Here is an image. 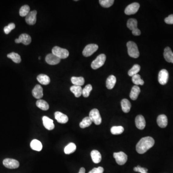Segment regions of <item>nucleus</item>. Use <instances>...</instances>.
Masks as SVG:
<instances>
[{
    "mask_svg": "<svg viewBox=\"0 0 173 173\" xmlns=\"http://www.w3.org/2000/svg\"><path fill=\"white\" fill-rule=\"evenodd\" d=\"M155 141L151 137H143L138 141L136 145V151L138 154H143L154 146Z\"/></svg>",
    "mask_w": 173,
    "mask_h": 173,
    "instance_id": "f257e3e1",
    "label": "nucleus"
},
{
    "mask_svg": "<svg viewBox=\"0 0 173 173\" xmlns=\"http://www.w3.org/2000/svg\"><path fill=\"white\" fill-rule=\"evenodd\" d=\"M127 52L129 56L134 58H137L140 56L137 45L134 42L129 41L127 44Z\"/></svg>",
    "mask_w": 173,
    "mask_h": 173,
    "instance_id": "f03ea898",
    "label": "nucleus"
},
{
    "mask_svg": "<svg viewBox=\"0 0 173 173\" xmlns=\"http://www.w3.org/2000/svg\"><path fill=\"white\" fill-rule=\"evenodd\" d=\"M52 53L60 58L61 60L66 59L69 56V53L68 50L66 49L62 48L58 46H55L52 49Z\"/></svg>",
    "mask_w": 173,
    "mask_h": 173,
    "instance_id": "7ed1b4c3",
    "label": "nucleus"
},
{
    "mask_svg": "<svg viewBox=\"0 0 173 173\" xmlns=\"http://www.w3.org/2000/svg\"><path fill=\"white\" fill-rule=\"evenodd\" d=\"M127 27L132 31L134 36H140L141 34V30L137 28V21L136 19H131L127 22Z\"/></svg>",
    "mask_w": 173,
    "mask_h": 173,
    "instance_id": "20e7f679",
    "label": "nucleus"
},
{
    "mask_svg": "<svg viewBox=\"0 0 173 173\" xmlns=\"http://www.w3.org/2000/svg\"><path fill=\"white\" fill-rule=\"evenodd\" d=\"M89 117L90 118L92 122L94 123L95 125H99L102 123V118L100 117L99 111L97 109L91 110L90 112Z\"/></svg>",
    "mask_w": 173,
    "mask_h": 173,
    "instance_id": "39448f33",
    "label": "nucleus"
},
{
    "mask_svg": "<svg viewBox=\"0 0 173 173\" xmlns=\"http://www.w3.org/2000/svg\"><path fill=\"white\" fill-rule=\"evenodd\" d=\"M106 57L104 54H100L98 56L96 59L92 62L91 64V67L92 69H97L102 67L104 64Z\"/></svg>",
    "mask_w": 173,
    "mask_h": 173,
    "instance_id": "423d86ee",
    "label": "nucleus"
},
{
    "mask_svg": "<svg viewBox=\"0 0 173 173\" xmlns=\"http://www.w3.org/2000/svg\"><path fill=\"white\" fill-rule=\"evenodd\" d=\"M114 157L116 161L117 164L119 165H124L127 160V156L122 151L119 152H114Z\"/></svg>",
    "mask_w": 173,
    "mask_h": 173,
    "instance_id": "0eeeda50",
    "label": "nucleus"
},
{
    "mask_svg": "<svg viewBox=\"0 0 173 173\" xmlns=\"http://www.w3.org/2000/svg\"><path fill=\"white\" fill-rule=\"evenodd\" d=\"M98 48L99 47L97 44H88L86 46L83 50L82 52L83 56L85 57L90 56L98 50Z\"/></svg>",
    "mask_w": 173,
    "mask_h": 173,
    "instance_id": "6e6552de",
    "label": "nucleus"
},
{
    "mask_svg": "<svg viewBox=\"0 0 173 173\" xmlns=\"http://www.w3.org/2000/svg\"><path fill=\"white\" fill-rule=\"evenodd\" d=\"M3 165L9 169H16L19 166V163L16 160L7 158L3 161Z\"/></svg>",
    "mask_w": 173,
    "mask_h": 173,
    "instance_id": "1a4fd4ad",
    "label": "nucleus"
},
{
    "mask_svg": "<svg viewBox=\"0 0 173 173\" xmlns=\"http://www.w3.org/2000/svg\"><path fill=\"white\" fill-rule=\"evenodd\" d=\"M140 4L137 2H134L128 5L125 10V13L127 15H131L136 13L138 11L140 8Z\"/></svg>",
    "mask_w": 173,
    "mask_h": 173,
    "instance_id": "9d476101",
    "label": "nucleus"
},
{
    "mask_svg": "<svg viewBox=\"0 0 173 173\" xmlns=\"http://www.w3.org/2000/svg\"><path fill=\"white\" fill-rule=\"evenodd\" d=\"M169 78V73L166 69H162L158 75V81L161 85L166 84Z\"/></svg>",
    "mask_w": 173,
    "mask_h": 173,
    "instance_id": "9b49d317",
    "label": "nucleus"
},
{
    "mask_svg": "<svg viewBox=\"0 0 173 173\" xmlns=\"http://www.w3.org/2000/svg\"><path fill=\"white\" fill-rule=\"evenodd\" d=\"M15 42L16 43H22L24 45H28L31 43V38L27 34H22L20 35L19 38L15 39Z\"/></svg>",
    "mask_w": 173,
    "mask_h": 173,
    "instance_id": "f8f14e48",
    "label": "nucleus"
},
{
    "mask_svg": "<svg viewBox=\"0 0 173 173\" xmlns=\"http://www.w3.org/2000/svg\"><path fill=\"white\" fill-rule=\"evenodd\" d=\"M37 12L34 10L30 11L28 15L25 16V22L29 25H33L36 23L37 21Z\"/></svg>",
    "mask_w": 173,
    "mask_h": 173,
    "instance_id": "ddd939ff",
    "label": "nucleus"
},
{
    "mask_svg": "<svg viewBox=\"0 0 173 173\" xmlns=\"http://www.w3.org/2000/svg\"><path fill=\"white\" fill-rule=\"evenodd\" d=\"M45 61L49 65H56L60 62L61 59L53 53H50L46 56Z\"/></svg>",
    "mask_w": 173,
    "mask_h": 173,
    "instance_id": "4468645a",
    "label": "nucleus"
},
{
    "mask_svg": "<svg viewBox=\"0 0 173 173\" xmlns=\"http://www.w3.org/2000/svg\"><path fill=\"white\" fill-rule=\"evenodd\" d=\"M54 117L58 122L61 124H65L68 122V117L66 114H63L60 112H55Z\"/></svg>",
    "mask_w": 173,
    "mask_h": 173,
    "instance_id": "2eb2a0df",
    "label": "nucleus"
},
{
    "mask_svg": "<svg viewBox=\"0 0 173 173\" xmlns=\"http://www.w3.org/2000/svg\"><path fill=\"white\" fill-rule=\"evenodd\" d=\"M33 96L37 99H40L43 97V89L39 85L35 86L32 91Z\"/></svg>",
    "mask_w": 173,
    "mask_h": 173,
    "instance_id": "dca6fc26",
    "label": "nucleus"
},
{
    "mask_svg": "<svg viewBox=\"0 0 173 173\" xmlns=\"http://www.w3.org/2000/svg\"><path fill=\"white\" fill-rule=\"evenodd\" d=\"M43 124L46 129L49 131H52L54 128L53 121L48 117L44 116L42 117Z\"/></svg>",
    "mask_w": 173,
    "mask_h": 173,
    "instance_id": "f3484780",
    "label": "nucleus"
},
{
    "mask_svg": "<svg viewBox=\"0 0 173 173\" xmlns=\"http://www.w3.org/2000/svg\"><path fill=\"white\" fill-rule=\"evenodd\" d=\"M135 124L138 129L142 130L146 126V121L144 117L142 115H138L135 119Z\"/></svg>",
    "mask_w": 173,
    "mask_h": 173,
    "instance_id": "a211bd4d",
    "label": "nucleus"
},
{
    "mask_svg": "<svg viewBox=\"0 0 173 173\" xmlns=\"http://www.w3.org/2000/svg\"><path fill=\"white\" fill-rule=\"evenodd\" d=\"M157 123L158 126L161 128H165L168 124V119L167 117L165 114L159 115L157 119Z\"/></svg>",
    "mask_w": 173,
    "mask_h": 173,
    "instance_id": "6ab92c4d",
    "label": "nucleus"
},
{
    "mask_svg": "<svg viewBox=\"0 0 173 173\" xmlns=\"http://www.w3.org/2000/svg\"><path fill=\"white\" fill-rule=\"evenodd\" d=\"M164 56L167 62L173 63V53L170 48L167 47L165 49Z\"/></svg>",
    "mask_w": 173,
    "mask_h": 173,
    "instance_id": "aec40b11",
    "label": "nucleus"
},
{
    "mask_svg": "<svg viewBox=\"0 0 173 173\" xmlns=\"http://www.w3.org/2000/svg\"><path fill=\"white\" fill-rule=\"evenodd\" d=\"M90 155H91L92 161H93V163L95 164L100 163L102 160V155L99 151L97 150H93L91 151Z\"/></svg>",
    "mask_w": 173,
    "mask_h": 173,
    "instance_id": "412c9836",
    "label": "nucleus"
},
{
    "mask_svg": "<svg viewBox=\"0 0 173 173\" xmlns=\"http://www.w3.org/2000/svg\"><path fill=\"white\" fill-rule=\"evenodd\" d=\"M121 107L122 111L125 113H127L131 110V102L126 99H124L121 102Z\"/></svg>",
    "mask_w": 173,
    "mask_h": 173,
    "instance_id": "4be33fe9",
    "label": "nucleus"
},
{
    "mask_svg": "<svg viewBox=\"0 0 173 173\" xmlns=\"http://www.w3.org/2000/svg\"><path fill=\"white\" fill-rule=\"evenodd\" d=\"M117 82V79L114 75L110 76L106 80V87L109 90H112L113 89L115 83Z\"/></svg>",
    "mask_w": 173,
    "mask_h": 173,
    "instance_id": "5701e85b",
    "label": "nucleus"
},
{
    "mask_svg": "<svg viewBox=\"0 0 173 173\" xmlns=\"http://www.w3.org/2000/svg\"><path fill=\"white\" fill-rule=\"evenodd\" d=\"M141 92V89L138 86L135 85L133 86L130 93V98L132 100H136L138 97V95Z\"/></svg>",
    "mask_w": 173,
    "mask_h": 173,
    "instance_id": "b1692460",
    "label": "nucleus"
},
{
    "mask_svg": "<svg viewBox=\"0 0 173 173\" xmlns=\"http://www.w3.org/2000/svg\"><path fill=\"white\" fill-rule=\"evenodd\" d=\"M30 147L33 150L36 151H39L42 149V145L40 141L38 140H35L31 141L30 143Z\"/></svg>",
    "mask_w": 173,
    "mask_h": 173,
    "instance_id": "393cba45",
    "label": "nucleus"
},
{
    "mask_svg": "<svg viewBox=\"0 0 173 173\" xmlns=\"http://www.w3.org/2000/svg\"><path fill=\"white\" fill-rule=\"evenodd\" d=\"M37 79L39 83L44 85H48L50 82V77H49L47 75H44V74H40L38 75V76H37Z\"/></svg>",
    "mask_w": 173,
    "mask_h": 173,
    "instance_id": "a878e982",
    "label": "nucleus"
},
{
    "mask_svg": "<svg viewBox=\"0 0 173 173\" xmlns=\"http://www.w3.org/2000/svg\"><path fill=\"white\" fill-rule=\"evenodd\" d=\"M70 91L74 94L75 97L79 98L82 94V90L81 86L74 85L71 86Z\"/></svg>",
    "mask_w": 173,
    "mask_h": 173,
    "instance_id": "bb28decb",
    "label": "nucleus"
},
{
    "mask_svg": "<svg viewBox=\"0 0 173 173\" xmlns=\"http://www.w3.org/2000/svg\"><path fill=\"white\" fill-rule=\"evenodd\" d=\"M72 83H73L74 85L79 86H81L84 84L85 80L84 77L82 76L80 77H76V76H73L71 79Z\"/></svg>",
    "mask_w": 173,
    "mask_h": 173,
    "instance_id": "cd10ccee",
    "label": "nucleus"
},
{
    "mask_svg": "<svg viewBox=\"0 0 173 173\" xmlns=\"http://www.w3.org/2000/svg\"><path fill=\"white\" fill-rule=\"evenodd\" d=\"M36 105L38 107L43 111H47L49 108V105L46 101L43 100L39 99L36 102Z\"/></svg>",
    "mask_w": 173,
    "mask_h": 173,
    "instance_id": "c85d7f7f",
    "label": "nucleus"
},
{
    "mask_svg": "<svg viewBox=\"0 0 173 173\" xmlns=\"http://www.w3.org/2000/svg\"><path fill=\"white\" fill-rule=\"evenodd\" d=\"M76 149V145H75V143L71 142L65 147L64 149V151H65V154H70L75 152Z\"/></svg>",
    "mask_w": 173,
    "mask_h": 173,
    "instance_id": "c756f323",
    "label": "nucleus"
},
{
    "mask_svg": "<svg viewBox=\"0 0 173 173\" xmlns=\"http://www.w3.org/2000/svg\"><path fill=\"white\" fill-rule=\"evenodd\" d=\"M7 57L10 58L14 62L16 63H19L21 62V58L20 56L18 53L12 52L11 53L7 54Z\"/></svg>",
    "mask_w": 173,
    "mask_h": 173,
    "instance_id": "7c9ffc66",
    "label": "nucleus"
},
{
    "mask_svg": "<svg viewBox=\"0 0 173 173\" xmlns=\"http://www.w3.org/2000/svg\"><path fill=\"white\" fill-rule=\"evenodd\" d=\"M92 122L89 117H86L83 118L82 121L80 123V126L81 128H85L90 127L91 125Z\"/></svg>",
    "mask_w": 173,
    "mask_h": 173,
    "instance_id": "2f4dec72",
    "label": "nucleus"
},
{
    "mask_svg": "<svg viewBox=\"0 0 173 173\" xmlns=\"http://www.w3.org/2000/svg\"><path fill=\"white\" fill-rule=\"evenodd\" d=\"M141 70V66L140 65L136 64L131 68L128 72V75L129 76L132 77L134 75H137Z\"/></svg>",
    "mask_w": 173,
    "mask_h": 173,
    "instance_id": "473e14b6",
    "label": "nucleus"
},
{
    "mask_svg": "<svg viewBox=\"0 0 173 173\" xmlns=\"http://www.w3.org/2000/svg\"><path fill=\"white\" fill-rule=\"evenodd\" d=\"M132 80L133 83L137 86L143 85L144 84V81L141 79V76L138 74L133 76L132 77Z\"/></svg>",
    "mask_w": 173,
    "mask_h": 173,
    "instance_id": "72a5a7b5",
    "label": "nucleus"
},
{
    "mask_svg": "<svg viewBox=\"0 0 173 173\" xmlns=\"http://www.w3.org/2000/svg\"><path fill=\"white\" fill-rule=\"evenodd\" d=\"M124 128L122 126H114L111 128V132L113 135H119L123 132Z\"/></svg>",
    "mask_w": 173,
    "mask_h": 173,
    "instance_id": "f704fd0d",
    "label": "nucleus"
},
{
    "mask_svg": "<svg viewBox=\"0 0 173 173\" xmlns=\"http://www.w3.org/2000/svg\"><path fill=\"white\" fill-rule=\"evenodd\" d=\"M30 12V7L28 5H25L22 6L20 9L19 15L22 17L26 16Z\"/></svg>",
    "mask_w": 173,
    "mask_h": 173,
    "instance_id": "c9c22d12",
    "label": "nucleus"
},
{
    "mask_svg": "<svg viewBox=\"0 0 173 173\" xmlns=\"http://www.w3.org/2000/svg\"><path fill=\"white\" fill-rule=\"evenodd\" d=\"M114 2V0H100L99 3L102 7L109 8L113 5Z\"/></svg>",
    "mask_w": 173,
    "mask_h": 173,
    "instance_id": "e433bc0d",
    "label": "nucleus"
},
{
    "mask_svg": "<svg viewBox=\"0 0 173 173\" xmlns=\"http://www.w3.org/2000/svg\"><path fill=\"white\" fill-rule=\"evenodd\" d=\"M92 86L90 84H88L86 86L83 90H82V95L83 97L87 98L90 96V91L92 90Z\"/></svg>",
    "mask_w": 173,
    "mask_h": 173,
    "instance_id": "4c0bfd02",
    "label": "nucleus"
},
{
    "mask_svg": "<svg viewBox=\"0 0 173 173\" xmlns=\"http://www.w3.org/2000/svg\"><path fill=\"white\" fill-rule=\"evenodd\" d=\"M15 25L14 23H10L7 26L4 28V30L6 34H8L11 30H13L15 28Z\"/></svg>",
    "mask_w": 173,
    "mask_h": 173,
    "instance_id": "58836bf2",
    "label": "nucleus"
},
{
    "mask_svg": "<svg viewBox=\"0 0 173 173\" xmlns=\"http://www.w3.org/2000/svg\"><path fill=\"white\" fill-rule=\"evenodd\" d=\"M134 171L141 173H148V169H147L141 167L140 165L134 167Z\"/></svg>",
    "mask_w": 173,
    "mask_h": 173,
    "instance_id": "ea45409f",
    "label": "nucleus"
},
{
    "mask_svg": "<svg viewBox=\"0 0 173 173\" xmlns=\"http://www.w3.org/2000/svg\"><path fill=\"white\" fill-rule=\"evenodd\" d=\"M104 172V169L102 167H98L97 168H94L89 173H103Z\"/></svg>",
    "mask_w": 173,
    "mask_h": 173,
    "instance_id": "a19ab883",
    "label": "nucleus"
},
{
    "mask_svg": "<svg viewBox=\"0 0 173 173\" xmlns=\"http://www.w3.org/2000/svg\"><path fill=\"white\" fill-rule=\"evenodd\" d=\"M165 21L167 24H173V14L166 17L165 19Z\"/></svg>",
    "mask_w": 173,
    "mask_h": 173,
    "instance_id": "79ce46f5",
    "label": "nucleus"
},
{
    "mask_svg": "<svg viewBox=\"0 0 173 173\" xmlns=\"http://www.w3.org/2000/svg\"><path fill=\"white\" fill-rule=\"evenodd\" d=\"M79 173H85V169L84 167H81L80 169Z\"/></svg>",
    "mask_w": 173,
    "mask_h": 173,
    "instance_id": "37998d69",
    "label": "nucleus"
}]
</instances>
